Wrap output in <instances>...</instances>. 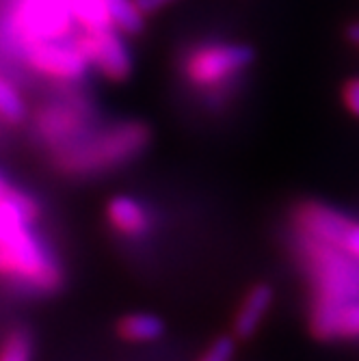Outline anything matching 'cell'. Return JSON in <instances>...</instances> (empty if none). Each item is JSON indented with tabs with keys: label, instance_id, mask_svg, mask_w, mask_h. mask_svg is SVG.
Here are the masks:
<instances>
[{
	"label": "cell",
	"instance_id": "obj_4",
	"mask_svg": "<svg viewBox=\"0 0 359 361\" xmlns=\"http://www.w3.org/2000/svg\"><path fill=\"white\" fill-rule=\"evenodd\" d=\"M253 59L255 52L247 44H210L190 54L184 70L190 82L212 87L249 68Z\"/></svg>",
	"mask_w": 359,
	"mask_h": 361
},
{
	"label": "cell",
	"instance_id": "obj_5",
	"mask_svg": "<svg viewBox=\"0 0 359 361\" xmlns=\"http://www.w3.org/2000/svg\"><path fill=\"white\" fill-rule=\"evenodd\" d=\"M74 20L70 0H20L13 26L26 44L63 39Z\"/></svg>",
	"mask_w": 359,
	"mask_h": 361
},
{
	"label": "cell",
	"instance_id": "obj_21",
	"mask_svg": "<svg viewBox=\"0 0 359 361\" xmlns=\"http://www.w3.org/2000/svg\"><path fill=\"white\" fill-rule=\"evenodd\" d=\"M346 37H348L351 44L359 46V22H355V24H351V26L346 28Z\"/></svg>",
	"mask_w": 359,
	"mask_h": 361
},
{
	"label": "cell",
	"instance_id": "obj_8",
	"mask_svg": "<svg viewBox=\"0 0 359 361\" xmlns=\"http://www.w3.org/2000/svg\"><path fill=\"white\" fill-rule=\"evenodd\" d=\"M297 229L303 234V238H310L314 243L327 245V247H340L342 236L351 225V219L342 214L338 208L322 204V202H301L295 212H292Z\"/></svg>",
	"mask_w": 359,
	"mask_h": 361
},
{
	"label": "cell",
	"instance_id": "obj_16",
	"mask_svg": "<svg viewBox=\"0 0 359 361\" xmlns=\"http://www.w3.org/2000/svg\"><path fill=\"white\" fill-rule=\"evenodd\" d=\"M24 119H26V104L22 93L11 80L0 76V121L16 126L22 123Z\"/></svg>",
	"mask_w": 359,
	"mask_h": 361
},
{
	"label": "cell",
	"instance_id": "obj_15",
	"mask_svg": "<svg viewBox=\"0 0 359 361\" xmlns=\"http://www.w3.org/2000/svg\"><path fill=\"white\" fill-rule=\"evenodd\" d=\"M35 342L26 326H11L0 340V361H32Z\"/></svg>",
	"mask_w": 359,
	"mask_h": 361
},
{
	"label": "cell",
	"instance_id": "obj_6",
	"mask_svg": "<svg viewBox=\"0 0 359 361\" xmlns=\"http://www.w3.org/2000/svg\"><path fill=\"white\" fill-rule=\"evenodd\" d=\"M26 61L32 70L56 80H80L91 65L76 42L63 39L26 44Z\"/></svg>",
	"mask_w": 359,
	"mask_h": 361
},
{
	"label": "cell",
	"instance_id": "obj_20",
	"mask_svg": "<svg viewBox=\"0 0 359 361\" xmlns=\"http://www.w3.org/2000/svg\"><path fill=\"white\" fill-rule=\"evenodd\" d=\"M135 3L139 5V9H141L145 16H150V13H156V11H160V9H165L167 5L176 3V0H135Z\"/></svg>",
	"mask_w": 359,
	"mask_h": 361
},
{
	"label": "cell",
	"instance_id": "obj_1",
	"mask_svg": "<svg viewBox=\"0 0 359 361\" xmlns=\"http://www.w3.org/2000/svg\"><path fill=\"white\" fill-rule=\"evenodd\" d=\"M42 208L32 195L11 188L0 197V279L35 294H52L63 283V269L35 232Z\"/></svg>",
	"mask_w": 359,
	"mask_h": 361
},
{
	"label": "cell",
	"instance_id": "obj_17",
	"mask_svg": "<svg viewBox=\"0 0 359 361\" xmlns=\"http://www.w3.org/2000/svg\"><path fill=\"white\" fill-rule=\"evenodd\" d=\"M234 355H236V338L219 336L204 348V353L195 361H234Z\"/></svg>",
	"mask_w": 359,
	"mask_h": 361
},
{
	"label": "cell",
	"instance_id": "obj_2",
	"mask_svg": "<svg viewBox=\"0 0 359 361\" xmlns=\"http://www.w3.org/2000/svg\"><path fill=\"white\" fill-rule=\"evenodd\" d=\"M147 143V126L126 121L56 147L52 160L63 176H100L137 158Z\"/></svg>",
	"mask_w": 359,
	"mask_h": 361
},
{
	"label": "cell",
	"instance_id": "obj_3",
	"mask_svg": "<svg viewBox=\"0 0 359 361\" xmlns=\"http://www.w3.org/2000/svg\"><path fill=\"white\" fill-rule=\"evenodd\" d=\"M308 269L314 281V299L329 303H346L359 299V259L348 253L314 243L303 240Z\"/></svg>",
	"mask_w": 359,
	"mask_h": 361
},
{
	"label": "cell",
	"instance_id": "obj_10",
	"mask_svg": "<svg viewBox=\"0 0 359 361\" xmlns=\"http://www.w3.org/2000/svg\"><path fill=\"white\" fill-rule=\"evenodd\" d=\"M85 117L65 104H50L44 106L35 115V130L42 137V141H48L54 149L72 143L83 135Z\"/></svg>",
	"mask_w": 359,
	"mask_h": 361
},
{
	"label": "cell",
	"instance_id": "obj_7",
	"mask_svg": "<svg viewBox=\"0 0 359 361\" xmlns=\"http://www.w3.org/2000/svg\"><path fill=\"white\" fill-rule=\"evenodd\" d=\"M78 48L85 52L91 65H95L107 78L123 80L133 72V56L121 37V32L113 26L87 30V35L76 39Z\"/></svg>",
	"mask_w": 359,
	"mask_h": 361
},
{
	"label": "cell",
	"instance_id": "obj_9",
	"mask_svg": "<svg viewBox=\"0 0 359 361\" xmlns=\"http://www.w3.org/2000/svg\"><path fill=\"white\" fill-rule=\"evenodd\" d=\"M310 329L320 340H359V299L329 303L314 299L310 305Z\"/></svg>",
	"mask_w": 359,
	"mask_h": 361
},
{
	"label": "cell",
	"instance_id": "obj_13",
	"mask_svg": "<svg viewBox=\"0 0 359 361\" xmlns=\"http://www.w3.org/2000/svg\"><path fill=\"white\" fill-rule=\"evenodd\" d=\"M117 336L128 344H152L165 336V322L150 312L126 314L117 320Z\"/></svg>",
	"mask_w": 359,
	"mask_h": 361
},
{
	"label": "cell",
	"instance_id": "obj_19",
	"mask_svg": "<svg viewBox=\"0 0 359 361\" xmlns=\"http://www.w3.org/2000/svg\"><path fill=\"white\" fill-rule=\"evenodd\" d=\"M342 100H344V106L348 109V113L359 119V78H351L344 85Z\"/></svg>",
	"mask_w": 359,
	"mask_h": 361
},
{
	"label": "cell",
	"instance_id": "obj_11",
	"mask_svg": "<svg viewBox=\"0 0 359 361\" xmlns=\"http://www.w3.org/2000/svg\"><path fill=\"white\" fill-rule=\"evenodd\" d=\"M104 216L107 223L115 229V234L121 238H143L152 227L147 208L130 195L111 197L104 208Z\"/></svg>",
	"mask_w": 359,
	"mask_h": 361
},
{
	"label": "cell",
	"instance_id": "obj_18",
	"mask_svg": "<svg viewBox=\"0 0 359 361\" xmlns=\"http://www.w3.org/2000/svg\"><path fill=\"white\" fill-rule=\"evenodd\" d=\"M338 249L344 251V253H348L351 257L359 259V223L351 221V225H348V229L344 232L342 243H340Z\"/></svg>",
	"mask_w": 359,
	"mask_h": 361
},
{
	"label": "cell",
	"instance_id": "obj_12",
	"mask_svg": "<svg viewBox=\"0 0 359 361\" xmlns=\"http://www.w3.org/2000/svg\"><path fill=\"white\" fill-rule=\"evenodd\" d=\"M273 299H275V292L269 283L251 286L236 310V316L232 322V336L236 340L253 338L255 331L260 329V324L269 316L273 307Z\"/></svg>",
	"mask_w": 359,
	"mask_h": 361
},
{
	"label": "cell",
	"instance_id": "obj_14",
	"mask_svg": "<svg viewBox=\"0 0 359 361\" xmlns=\"http://www.w3.org/2000/svg\"><path fill=\"white\" fill-rule=\"evenodd\" d=\"M111 26L123 35H139L145 28V13L135 0H104Z\"/></svg>",
	"mask_w": 359,
	"mask_h": 361
},
{
	"label": "cell",
	"instance_id": "obj_22",
	"mask_svg": "<svg viewBox=\"0 0 359 361\" xmlns=\"http://www.w3.org/2000/svg\"><path fill=\"white\" fill-rule=\"evenodd\" d=\"M11 188H13V184H11L3 173H0V197H5Z\"/></svg>",
	"mask_w": 359,
	"mask_h": 361
}]
</instances>
